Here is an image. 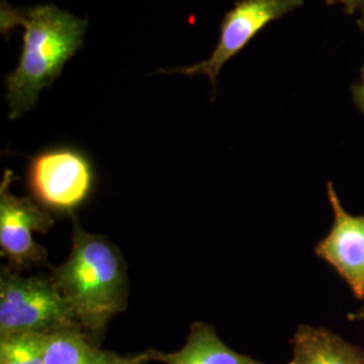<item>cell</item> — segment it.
Returning <instances> with one entry per match:
<instances>
[{
	"mask_svg": "<svg viewBox=\"0 0 364 364\" xmlns=\"http://www.w3.org/2000/svg\"><path fill=\"white\" fill-rule=\"evenodd\" d=\"M348 318L353 320V321H364V305L358 312L351 313L348 316Z\"/></svg>",
	"mask_w": 364,
	"mask_h": 364,
	"instance_id": "cell-14",
	"label": "cell"
},
{
	"mask_svg": "<svg viewBox=\"0 0 364 364\" xmlns=\"http://www.w3.org/2000/svg\"><path fill=\"white\" fill-rule=\"evenodd\" d=\"M11 178L7 170L0 186V252L18 272L45 263L46 250L34 242V234H46L54 220L36 198L14 195Z\"/></svg>",
	"mask_w": 364,
	"mask_h": 364,
	"instance_id": "cell-6",
	"label": "cell"
},
{
	"mask_svg": "<svg viewBox=\"0 0 364 364\" xmlns=\"http://www.w3.org/2000/svg\"><path fill=\"white\" fill-rule=\"evenodd\" d=\"M291 364H364V350L321 326H299Z\"/></svg>",
	"mask_w": 364,
	"mask_h": 364,
	"instance_id": "cell-10",
	"label": "cell"
},
{
	"mask_svg": "<svg viewBox=\"0 0 364 364\" xmlns=\"http://www.w3.org/2000/svg\"><path fill=\"white\" fill-rule=\"evenodd\" d=\"M50 277L93 341H99L108 323L126 309L127 277L117 248L103 236L87 232L77 220L70 254Z\"/></svg>",
	"mask_w": 364,
	"mask_h": 364,
	"instance_id": "cell-2",
	"label": "cell"
},
{
	"mask_svg": "<svg viewBox=\"0 0 364 364\" xmlns=\"http://www.w3.org/2000/svg\"><path fill=\"white\" fill-rule=\"evenodd\" d=\"M48 335L0 336V364H46Z\"/></svg>",
	"mask_w": 364,
	"mask_h": 364,
	"instance_id": "cell-11",
	"label": "cell"
},
{
	"mask_svg": "<svg viewBox=\"0 0 364 364\" xmlns=\"http://www.w3.org/2000/svg\"><path fill=\"white\" fill-rule=\"evenodd\" d=\"M302 6L304 0H237L221 19L220 38L208 60L191 66L159 69L158 72L191 77L204 75L215 91L223 66L242 52L264 27Z\"/></svg>",
	"mask_w": 364,
	"mask_h": 364,
	"instance_id": "cell-5",
	"label": "cell"
},
{
	"mask_svg": "<svg viewBox=\"0 0 364 364\" xmlns=\"http://www.w3.org/2000/svg\"><path fill=\"white\" fill-rule=\"evenodd\" d=\"M150 360L151 350L134 356L105 351L78 326L48 335L46 364H146Z\"/></svg>",
	"mask_w": 364,
	"mask_h": 364,
	"instance_id": "cell-8",
	"label": "cell"
},
{
	"mask_svg": "<svg viewBox=\"0 0 364 364\" xmlns=\"http://www.w3.org/2000/svg\"><path fill=\"white\" fill-rule=\"evenodd\" d=\"M23 27V46L13 73L4 78L9 117L18 119L38 102L39 93L52 87L66 63L82 48L88 22L54 4L16 9L0 4V30L9 34Z\"/></svg>",
	"mask_w": 364,
	"mask_h": 364,
	"instance_id": "cell-1",
	"label": "cell"
},
{
	"mask_svg": "<svg viewBox=\"0 0 364 364\" xmlns=\"http://www.w3.org/2000/svg\"><path fill=\"white\" fill-rule=\"evenodd\" d=\"M326 193L333 224L314 252L338 272L356 299H364V215L353 216L343 208L332 182H328Z\"/></svg>",
	"mask_w": 364,
	"mask_h": 364,
	"instance_id": "cell-7",
	"label": "cell"
},
{
	"mask_svg": "<svg viewBox=\"0 0 364 364\" xmlns=\"http://www.w3.org/2000/svg\"><path fill=\"white\" fill-rule=\"evenodd\" d=\"M81 328L52 277H22L11 267L0 274V336L50 335Z\"/></svg>",
	"mask_w": 364,
	"mask_h": 364,
	"instance_id": "cell-3",
	"label": "cell"
},
{
	"mask_svg": "<svg viewBox=\"0 0 364 364\" xmlns=\"http://www.w3.org/2000/svg\"><path fill=\"white\" fill-rule=\"evenodd\" d=\"M151 359L165 364H267L234 351L213 326L204 323L192 324L181 350L170 353L151 350Z\"/></svg>",
	"mask_w": 364,
	"mask_h": 364,
	"instance_id": "cell-9",
	"label": "cell"
},
{
	"mask_svg": "<svg viewBox=\"0 0 364 364\" xmlns=\"http://www.w3.org/2000/svg\"><path fill=\"white\" fill-rule=\"evenodd\" d=\"M95 171L91 159L70 146L50 147L30 159L27 183L45 209L72 213L91 195Z\"/></svg>",
	"mask_w": 364,
	"mask_h": 364,
	"instance_id": "cell-4",
	"label": "cell"
},
{
	"mask_svg": "<svg viewBox=\"0 0 364 364\" xmlns=\"http://www.w3.org/2000/svg\"><path fill=\"white\" fill-rule=\"evenodd\" d=\"M356 23H358V26L360 27V30L364 31V1L362 7H360V10H359V13H358Z\"/></svg>",
	"mask_w": 364,
	"mask_h": 364,
	"instance_id": "cell-15",
	"label": "cell"
},
{
	"mask_svg": "<svg viewBox=\"0 0 364 364\" xmlns=\"http://www.w3.org/2000/svg\"><path fill=\"white\" fill-rule=\"evenodd\" d=\"M352 100L358 109L364 115V66L360 70V78L355 84H352Z\"/></svg>",
	"mask_w": 364,
	"mask_h": 364,
	"instance_id": "cell-12",
	"label": "cell"
},
{
	"mask_svg": "<svg viewBox=\"0 0 364 364\" xmlns=\"http://www.w3.org/2000/svg\"><path fill=\"white\" fill-rule=\"evenodd\" d=\"M328 1L341 4L344 7L346 13L350 14V15H355V14L359 13L364 0H328Z\"/></svg>",
	"mask_w": 364,
	"mask_h": 364,
	"instance_id": "cell-13",
	"label": "cell"
}]
</instances>
